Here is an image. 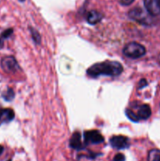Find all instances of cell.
<instances>
[{"label":"cell","instance_id":"5b68a950","mask_svg":"<svg viewBox=\"0 0 160 161\" xmlns=\"http://www.w3.org/2000/svg\"><path fill=\"white\" fill-rule=\"evenodd\" d=\"M85 144H100L104 142V138L101 134L97 130H88L84 132Z\"/></svg>","mask_w":160,"mask_h":161},{"label":"cell","instance_id":"9c48e42d","mask_svg":"<svg viewBox=\"0 0 160 161\" xmlns=\"http://www.w3.org/2000/svg\"><path fill=\"white\" fill-rule=\"evenodd\" d=\"M14 116V112L10 108H0V125L12 121Z\"/></svg>","mask_w":160,"mask_h":161},{"label":"cell","instance_id":"ffe728a7","mask_svg":"<svg viewBox=\"0 0 160 161\" xmlns=\"http://www.w3.org/2000/svg\"><path fill=\"white\" fill-rule=\"evenodd\" d=\"M3 151H4V148H3V146H0V155L3 153Z\"/></svg>","mask_w":160,"mask_h":161},{"label":"cell","instance_id":"ba28073f","mask_svg":"<svg viewBox=\"0 0 160 161\" xmlns=\"http://www.w3.org/2000/svg\"><path fill=\"white\" fill-rule=\"evenodd\" d=\"M135 115L138 121L140 119H147L152 115V109L148 105H141L137 108V112L135 113Z\"/></svg>","mask_w":160,"mask_h":161},{"label":"cell","instance_id":"3957f363","mask_svg":"<svg viewBox=\"0 0 160 161\" xmlns=\"http://www.w3.org/2000/svg\"><path fill=\"white\" fill-rule=\"evenodd\" d=\"M148 13H146L143 9L140 7H135L130 9L128 15L130 18L132 20H135V21L138 22L142 25H149L152 24V20L151 17L148 16Z\"/></svg>","mask_w":160,"mask_h":161},{"label":"cell","instance_id":"ac0fdd59","mask_svg":"<svg viewBox=\"0 0 160 161\" xmlns=\"http://www.w3.org/2000/svg\"><path fill=\"white\" fill-rule=\"evenodd\" d=\"M135 0H121V3L124 6H130L134 2Z\"/></svg>","mask_w":160,"mask_h":161},{"label":"cell","instance_id":"9a60e30c","mask_svg":"<svg viewBox=\"0 0 160 161\" xmlns=\"http://www.w3.org/2000/svg\"><path fill=\"white\" fill-rule=\"evenodd\" d=\"M13 31L12 28H9V29L5 30V31L1 34V37L3 38V39H7V38H9V36L13 34Z\"/></svg>","mask_w":160,"mask_h":161},{"label":"cell","instance_id":"d6986e66","mask_svg":"<svg viewBox=\"0 0 160 161\" xmlns=\"http://www.w3.org/2000/svg\"><path fill=\"white\" fill-rule=\"evenodd\" d=\"M3 45H4V43H3V38L0 37V49L3 48Z\"/></svg>","mask_w":160,"mask_h":161},{"label":"cell","instance_id":"7402d4cb","mask_svg":"<svg viewBox=\"0 0 160 161\" xmlns=\"http://www.w3.org/2000/svg\"><path fill=\"white\" fill-rule=\"evenodd\" d=\"M20 1H21V2H24V0H20Z\"/></svg>","mask_w":160,"mask_h":161},{"label":"cell","instance_id":"277c9868","mask_svg":"<svg viewBox=\"0 0 160 161\" xmlns=\"http://www.w3.org/2000/svg\"><path fill=\"white\" fill-rule=\"evenodd\" d=\"M1 67L6 73H15L20 69L18 63L13 56H6L2 59Z\"/></svg>","mask_w":160,"mask_h":161},{"label":"cell","instance_id":"4fadbf2b","mask_svg":"<svg viewBox=\"0 0 160 161\" xmlns=\"http://www.w3.org/2000/svg\"><path fill=\"white\" fill-rule=\"evenodd\" d=\"M14 96H15V94H14V91L12 88H8L6 91L3 94L2 97L4 98L5 101H7V102H9V101H12L13 99Z\"/></svg>","mask_w":160,"mask_h":161},{"label":"cell","instance_id":"2e32d148","mask_svg":"<svg viewBox=\"0 0 160 161\" xmlns=\"http://www.w3.org/2000/svg\"><path fill=\"white\" fill-rule=\"evenodd\" d=\"M113 161H125V156L122 153H118L113 158Z\"/></svg>","mask_w":160,"mask_h":161},{"label":"cell","instance_id":"8992f818","mask_svg":"<svg viewBox=\"0 0 160 161\" xmlns=\"http://www.w3.org/2000/svg\"><path fill=\"white\" fill-rule=\"evenodd\" d=\"M110 144L114 149H124L130 146V140L128 138L122 135L113 136L110 138Z\"/></svg>","mask_w":160,"mask_h":161},{"label":"cell","instance_id":"30bf717a","mask_svg":"<svg viewBox=\"0 0 160 161\" xmlns=\"http://www.w3.org/2000/svg\"><path fill=\"white\" fill-rule=\"evenodd\" d=\"M70 147L72 149H76V150H82V149H84V145L82 142L81 140V135H80L78 132H75V133L72 135V138L70 139Z\"/></svg>","mask_w":160,"mask_h":161},{"label":"cell","instance_id":"44dd1931","mask_svg":"<svg viewBox=\"0 0 160 161\" xmlns=\"http://www.w3.org/2000/svg\"><path fill=\"white\" fill-rule=\"evenodd\" d=\"M158 63L160 64V53L158 54Z\"/></svg>","mask_w":160,"mask_h":161},{"label":"cell","instance_id":"7c38bea8","mask_svg":"<svg viewBox=\"0 0 160 161\" xmlns=\"http://www.w3.org/2000/svg\"><path fill=\"white\" fill-rule=\"evenodd\" d=\"M147 161H160L159 149H151L147 154Z\"/></svg>","mask_w":160,"mask_h":161},{"label":"cell","instance_id":"5bb4252c","mask_svg":"<svg viewBox=\"0 0 160 161\" xmlns=\"http://www.w3.org/2000/svg\"><path fill=\"white\" fill-rule=\"evenodd\" d=\"M30 32H31V37H32L33 40L35 41V42L37 44H39L41 42V36L39 35V33L38 32V31H36L35 29L32 28H30Z\"/></svg>","mask_w":160,"mask_h":161},{"label":"cell","instance_id":"e0dca14e","mask_svg":"<svg viewBox=\"0 0 160 161\" xmlns=\"http://www.w3.org/2000/svg\"><path fill=\"white\" fill-rule=\"evenodd\" d=\"M147 81H146L144 79L141 80V81H140V83H139V85H138V86H139V87H138V89H141V88L144 87L145 86H147Z\"/></svg>","mask_w":160,"mask_h":161},{"label":"cell","instance_id":"7a4b0ae2","mask_svg":"<svg viewBox=\"0 0 160 161\" xmlns=\"http://www.w3.org/2000/svg\"><path fill=\"white\" fill-rule=\"evenodd\" d=\"M122 53L125 57L132 59H137L146 53V49L138 42H132L126 44L122 50Z\"/></svg>","mask_w":160,"mask_h":161},{"label":"cell","instance_id":"6da1fadb","mask_svg":"<svg viewBox=\"0 0 160 161\" xmlns=\"http://www.w3.org/2000/svg\"><path fill=\"white\" fill-rule=\"evenodd\" d=\"M123 72L122 65L117 61H106L101 63H96L89 68L86 73L93 78L105 76H118Z\"/></svg>","mask_w":160,"mask_h":161},{"label":"cell","instance_id":"52a82bcc","mask_svg":"<svg viewBox=\"0 0 160 161\" xmlns=\"http://www.w3.org/2000/svg\"><path fill=\"white\" fill-rule=\"evenodd\" d=\"M147 12L152 17L160 14V0H144Z\"/></svg>","mask_w":160,"mask_h":161},{"label":"cell","instance_id":"8fae6325","mask_svg":"<svg viewBox=\"0 0 160 161\" xmlns=\"http://www.w3.org/2000/svg\"><path fill=\"white\" fill-rule=\"evenodd\" d=\"M102 18H103V15L96 10L89 11L87 14V17H86L88 23L90 25H96L100 22Z\"/></svg>","mask_w":160,"mask_h":161},{"label":"cell","instance_id":"603a6c76","mask_svg":"<svg viewBox=\"0 0 160 161\" xmlns=\"http://www.w3.org/2000/svg\"><path fill=\"white\" fill-rule=\"evenodd\" d=\"M8 161H11V160H8Z\"/></svg>","mask_w":160,"mask_h":161}]
</instances>
